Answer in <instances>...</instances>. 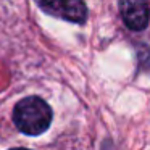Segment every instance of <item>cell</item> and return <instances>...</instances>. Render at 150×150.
<instances>
[{"label":"cell","mask_w":150,"mask_h":150,"mask_svg":"<svg viewBox=\"0 0 150 150\" xmlns=\"http://www.w3.org/2000/svg\"><path fill=\"white\" fill-rule=\"evenodd\" d=\"M53 111L44 98L37 95L24 97L13 108V123L26 136H40L50 127Z\"/></svg>","instance_id":"6da1fadb"},{"label":"cell","mask_w":150,"mask_h":150,"mask_svg":"<svg viewBox=\"0 0 150 150\" xmlns=\"http://www.w3.org/2000/svg\"><path fill=\"white\" fill-rule=\"evenodd\" d=\"M10 150H29V149H21V147H18V149H10Z\"/></svg>","instance_id":"277c9868"},{"label":"cell","mask_w":150,"mask_h":150,"mask_svg":"<svg viewBox=\"0 0 150 150\" xmlns=\"http://www.w3.org/2000/svg\"><path fill=\"white\" fill-rule=\"evenodd\" d=\"M120 15L127 29L140 33L149 26L150 0H120Z\"/></svg>","instance_id":"3957f363"},{"label":"cell","mask_w":150,"mask_h":150,"mask_svg":"<svg viewBox=\"0 0 150 150\" xmlns=\"http://www.w3.org/2000/svg\"><path fill=\"white\" fill-rule=\"evenodd\" d=\"M36 5L53 18L82 24L87 20V5L84 0H34Z\"/></svg>","instance_id":"7a4b0ae2"}]
</instances>
